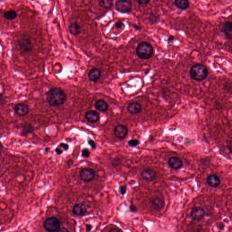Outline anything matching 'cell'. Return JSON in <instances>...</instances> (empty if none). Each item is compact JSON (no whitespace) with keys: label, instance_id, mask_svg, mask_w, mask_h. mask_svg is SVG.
Instances as JSON below:
<instances>
[{"label":"cell","instance_id":"obj_1","mask_svg":"<svg viewBox=\"0 0 232 232\" xmlns=\"http://www.w3.org/2000/svg\"><path fill=\"white\" fill-rule=\"evenodd\" d=\"M66 99V94L59 88H52L47 93V101L51 107H59L63 105Z\"/></svg>","mask_w":232,"mask_h":232},{"label":"cell","instance_id":"obj_2","mask_svg":"<svg viewBox=\"0 0 232 232\" xmlns=\"http://www.w3.org/2000/svg\"><path fill=\"white\" fill-rule=\"evenodd\" d=\"M208 71V68L203 64H197L192 67L190 74L192 79L197 81H202L207 78Z\"/></svg>","mask_w":232,"mask_h":232},{"label":"cell","instance_id":"obj_3","mask_svg":"<svg viewBox=\"0 0 232 232\" xmlns=\"http://www.w3.org/2000/svg\"><path fill=\"white\" fill-rule=\"evenodd\" d=\"M137 56L143 60H148L152 57L154 49L151 44L147 42H142L138 45L136 48Z\"/></svg>","mask_w":232,"mask_h":232},{"label":"cell","instance_id":"obj_4","mask_svg":"<svg viewBox=\"0 0 232 232\" xmlns=\"http://www.w3.org/2000/svg\"><path fill=\"white\" fill-rule=\"evenodd\" d=\"M44 227L48 232H56L60 228V221L54 217L49 218L45 220Z\"/></svg>","mask_w":232,"mask_h":232},{"label":"cell","instance_id":"obj_5","mask_svg":"<svg viewBox=\"0 0 232 232\" xmlns=\"http://www.w3.org/2000/svg\"><path fill=\"white\" fill-rule=\"evenodd\" d=\"M115 8L117 11L121 13H129L132 9V4L129 1H116Z\"/></svg>","mask_w":232,"mask_h":232},{"label":"cell","instance_id":"obj_6","mask_svg":"<svg viewBox=\"0 0 232 232\" xmlns=\"http://www.w3.org/2000/svg\"><path fill=\"white\" fill-rule=\"evenodd\" d=\"M95 176V171L94 169L90 168H85L82 170L79 174L81 180L85 182L91 181Z\"/></svg>","mask_w":232,"mask_h":232},{"label":"cell","instance_id":"obj_7","mask_svg":"<svg viewBox=\"0 0 232 232\" xmlns=\"http://www.w3.org/2000/svg\"><path fill=\"white\" fill-rule=\"evenodd\" d=\"M18 46L22 53H28L32 51L33 46L31 41L28 39L22 38L18 42Z\"/></svg>","mask_w":232,"mask_h":232},{"label":"cell","instance_id":"obj_8","mask_svg":"<svg viewBox=\"0 0 232 232\" xmlns=\"http://www.w3.org/2000/svg\"><path fill=\"white\" fill-rule=\"evenodd\" d=\"M128 133V129L123 125H118L114 129V134L117 138L123 140Z\"/></svg>","mask_w":232,"mask_h":232},{"label":"cell","instance_id":"obj_9","mask_svg":"<svg viewBox=\"0 0 232 232\" xmlns=\"http://www.w3.org/2000/svg\"><path fill=\"white\" fill-rule=\"evenodd\" d=\"M205 215L204 208L200 207H195L192 208L191 212V216L194 221L202 220Z\"/></svg>","mask_w":232,"mask_h":232},{"label":"cell","instance_id":"obj_10","mask_svg":"<svg viewBox=\"0 0 232 232\" xmlns=\"http://www.w3.org/2000/svg\"><path fill=\"white\" fill-rule=\"evenodd\" d=\"M15 114L19 116H24L28 115L29 108L27 104L19 103L15 105L14 108Z\"/></svg>","mask_w":232,"mask_h":232},{"label":"cell","instance_id":"obj_11","mask_svg":"<svg viewBox=\"0 0 232 232\" xmlns=\"http://www.w3.org/2000/svg\"><path fill=\"white\" fill-rule=\"evenodd\" d=\"M142 178L147 182H152L155 181L157 177V174L155 170L152 169H145L141 173Z\"/></svg>","mask_w":232,"mask_h":232},{"label":"cell","instance_id":"obj_12","mask_svg":"<svg viewBox=\"0 0 232 232\" xmlns=\"http://www.w3.org/2000/svg\"><path fill=\"white\" fill-rule=\"evenodd\" d=\"M168 165L172 169L178 170L182 167L183 161L179 157L172 156L169 159Z\"/></svg>","mask_w":232,"mask_h":232},{"label":"cell","instance_id":"obj_13","mask_svg":"<svg viewBox=\"0 0 232 232\" xmlns=\"http://www.w3.org/2000/svg\"><path fill=\"white\" fill-rule=\"evenodd\" d=\"M127 110L131 114L136 115L140 113L142 111V106L138 102H132L128 104Z\"/></svg>","mask_w":232,"mask_h":232},{"label":"cell","instance_id":"obj_14","mask_svg":"<svg viewBox=\"0 0 232 232\" xmlns=\"http://www.w3.org/2000/svg\"><path fill=\"white\" fill-rule=\"evenodd\" d=\"M206 181L208 186L212 188L218 187L221 184L220 178L216 175H210L207 178Z\"/></svg>","mask_w":232,"mask_h":232},{"label":"cell","instance_id":"obj_15","mask_svg":"<svg viewBox=\"0 0 232 232\" xmlns=\"http://www.w3.org/2000/svg\"><path fill=\"white\" fill-rule=\"evenodd\" d=\"M72 212L74 215H76V216H83L87 213V208L84 204H77L73 206L72 209Z\"/></svg>","mask_w":232,"mask_h":232},{"label":"cell","instance_id":"obj_16","mask_svg":"<svg viewBox=\"0 0 232 232\" xmlns=\"http://www.w3.org/2000/svg\"><path fill=\"white\" fill-rule=\"evenodd\" d=\"M85 118L91 123H96L100 119V114L96 111L91 110L88 111L85 113Z\"/></svg>","mask_w":232,"mask_h":232},{"label":"cell","instance_id":"obj_17","mask_svg":"<svg viewBox=\"0 0 232 232\" xmlns=\"http://www.w3.org/2000/svg\"><path fill=\"white\" fill-rule=\"evenodd\" d=\"M151 205L153 209L156 210H160L165 206L164 200L161 198L156 197L151 201Z\"/></svg>","mask_w":232,"mask_h":232},{"label":"cell","instance_id":"obj_18","mask_svg":"<svg viewBox=\"0 0 232 232\" xmlns=\"http://www.w3.org/2000/svg\"><path fill=\"white\" fill-rule=\"evenodd\" d=\"M232 23L231 21H226L224 24L222 31L224 34L225 36L228 40L232 39Z\"/></svg>","mask_w":232,"mask_h":232},{"label":"cell","instance_id":"obj_19","mask_svg":"<svg viewBox=\"0 0 232 232\" xmlns=\"http://www.w3.org/2000/svg\"><path fill=\"white\" fill-rule=\"evenodd\" d=\"M101 72L100 69L97 68H93L89 71L88 74L89 79L91 81H97L100 78Z\"/></svg>","mask_w":232,"mask_h":232},{"label":"cell","instance_id":"obj_20","mask_svg":"<svg viewBox=\"0 0 232 232\" xmlns=\"http://www.w3.org/2000/svg\"><path fill=\"white\" fill-rule=\"evenodd\" d=\"M94 106L96 109L100 112H105L108 110V104L104 100H97L95 103Z\"/></svg>","mask_w":232,"mask_h":232},{"label":"cell","instance_id":"obj_21","mask_svg":"<svg viewBox=\"0 0 232 232\" xmlns=\"http://www.w3.org/2000/svg\"><path fill=\"white\" fill-rule=\"evenodd\" d=\"M34 127L31 124H25L22 127L20 132L21 137H27L29 134L33 132Z\"/></svg>","mask_w":232,"mask_h":232},{"label":"cell","instance_id":"obj_22","mask_svg":"<svg viewBox=\"0 0 232 232\" xmlns=\"http://www.w3.org/2000/svg\"><path fill=\"white\" fill-rule=\"evenodd\" d=\"M174 4L177 8L181 10H185L190 6V2L187 0H175Z\"/></svg>","mask_w":232,"mask_h":232},{"label":"cell","instance_id":"obj_23","mask_svg":"<svg viewBox=\"0 0 232 232\" xmlns=\"http://www.w3.org/2000/svg\"><path fill=\"white\" fill-rule=\"evenodd\" d=\"M69 32L73 35H76L81 33V27L79 24L77 22H74L69 26Z\"/></svg>","mask_w":232,"mask_h":232},{"label":"cell","instance_id":"obj_24","mask_svg":"<svg viewBox=\"0 0 232 232\" xmlns=\"http://www.w3.org/2000/svg\"><path fill=\"white\" fill-rule=\"evenodd\" d=\"M4 18L8 20H14L17 17V13L14 11H10L6 12L4 14Z\"/></svg>","mask_w":232,"mask_h":232},{"label":"cell","instance_id":"obj_25","mask_svg":"<svg viewBox=\"0 0 232 232\" xmlns=\"http://www.w3.org/2000/svg\"><path fill=\"white\" fill-rule=\"evenodd\" d=\"M100 6L103 8L110 9L112 6V1H102L100 2Z\"/></svg>","mask_w":232,"mask_h":232},{"label":"cell","instance_id":"obj_26","mask_svg":"<svg viewBox=\"0 0 232 232\" xmlns=\"http://www.w3.org/2000/svg\"><path fill=\"white\" fill-rule=\"evenodd\" d=\"M149 22L151 24H156L159 21V17L155 14H151L149 16Z\"/></svg>","mask_w":232,"mask_h":232},{"label":"cell","instance_id":"obj_27","mask_svg":"<svg viewBox=\"0 0 232 232\" xmlns=\"http://www.w3.org/2000/svg\"><path fill=\"white\" fill-rule=\"evenodd\" d=\"M140 142L137 139H132L128 141V144L130 147L135 148L139 145Z\"/></svg>","mask_w":232,"mask_h":232},{"label":"cell","instance_id":"obj_28","mask_svg":"<svg viewBox=\"0 0 232 232\" xmlns=\"http://www.w3.org/2000/svg\"><path fill=\"white\" fill-rule=\"evenodd\" d=\"M90 155V152L88 149H84L82 152V156L84 158H87L89 157Z\"/></svg>","mask_w":232,"mask_h":232},{"label":"cell","instance_id":"obj_29","mask_svg":"<svg viewBox=\"0 0 232 232\" xmlns=\"http://www.w3.org/2000/svg\"><path fill=\"white\" fill-rule=\"evenodd\" d=\"M7 103L6 98L3 94H0V105L3 106Z\"/></svg>","mask_w":232,"mask_h":232},{"label":"cell","instance_id":"obj_30","mask_svg":"<svg viewBox=\"0 0 232 232\" xmlns=\"http://www.w3.org/2000/svg\"><path fill=\"white\" fill-rule=\"evenodd\" d=\"M137 3L139 5H142V6H145V5H148L150 2L149 0H139V1H137Z\"/></svg>","mask_w":232,"mask_h":232},{"label":"cell","instance_id":"obj_31","mask_svg":"<svg viewBox=\"0 0 232 232\" xmlns=\"http://www.w3.org/2000/svg\"><path fill=\"white\" fill-rule=\"evenodd\" d=\"M88 144L90 146L91 148H93V149H96V145L94 141L92 140H89L88 141Z\"/></svg>","mask_w":232,"mask_h":232},{"label":"cell","instance_id":"obj_32","mask_svg":"<svg viewBox=\"0 0 232 232\" xmlns=\"http://www.w3.org/2000/svg\"><path fill=\"white\" fill-rule=\"evenodd\" d=\"M60 147L61 148H63L64 149V151H67L69 148V146L68 144L64 143H61L59 145Z\"/></svg>","mask_w":232,"mask_h":232},{"label":"cell","instance_id":"obj_33","mask_svg":"<svg viewBox=\"0 0 232 232\" xmlns=\"http://www.w3.org/2000/svg\"><path fill=\"white\" fill-rule=\"evenodd\" d=\"M127 191V187L126 186H123L121 188L120 192L121 194L122 195H124L126 193Z\"/></svg>","mask_w":232,"mask_h":232},{"label":"cell","instance_id":"obj_34","mask_svg":"<svg viewBox=\"0 0 232 232\" xmlns=\"http://www.w3.org/2000/svg\"><path fill=\"white\" fill-rule=\"evenodd\" d=\"M130 210L132 212L135 213L138 212V208H137L136 206H135L133 204H132L130 206Z\"/></svg>","mask_w":232,"mask_h":232},{"label":"cell","instance_id":"obj_35","mask_svg":"<svg viewBox=\"0 0 232 232\" xmlns=\"http://www.w3.org/2000/svg\"><path fill=\"white\" fill-rule=\"evenodd\" d=\"M123 25H124V24H123L122 22H121V21H118V22H116V24H115V26L118 29L121 28L122 26H123Z\"/></svg>","mask_w":232,"mask_h":232},{"label":"cell","instance_id":"obj_36","mask_svg":"<svg viewBox=\"0 0 232 232\" xmlns=\"http://www.w3.org/2000/svg\"><path fill=\"white\" fill-rule=\"evenodd\" d=\"M109 232H121V231L120 229L114 227L110 229Z\"/></svg>","mask_w":232,"mask_h":232},{"label":"cell","instance_id":"obj_37","mask_svg":"<svg viewBox=\"0 0 232 232\" xmlns=\"http://www.w3.org/2000/svg\"><path fill=\"white\" fill-rule=\"evenodd\" d=\"M225 226L223 223H219L218 224V228L220 230H223L224 229Z\"/></svg>","mask_w":232,"mask_h":232},{"label":"cell","instance_id":"obj_38","mask_svg":"<svg viewBox=\"0 0 232 232\" xmlns=\"http://www.w3.org/2000/svg\"><path fill=\"white\" fill-rule=\"evenodd\" d=\"M92 226L89 224H87L86 225V229L87 232H90L92 230Z\"/></svg>","mask_w":232,"mask_h":232},{"label":"cell","instance_id":"obj_39","mask_svg":"<svg viewBox=\"0 0 232 232\" xmlns=\"http://www.w3.org/2000/svg\"><path fill=\"white\" fill-rule=\"evenodd\" d=\"M55 151H56V153H57L58 155H61V154H62L63 152V151H61V150H60V149H59V148H56Z\"/></svg>","mask_w":232,"mask_h":232},{"label":"cell","instance_id":"obj_40","mask_svg":"<svg viewBox=\"0 0 232 232\" xmlns=\"http://www.w3.org/2000/svg\"><path fill=\"white\" fill-rule=\"evenodd\" d=\"M57 232H69V231L67 229L64 228H62L59 229Z\"/></svg>","mask_w":232,"mask_h":232},{"label":"cell","instance_id":"obj_41","mask_svg":"<svg viewBox=\"0 0 232 232\" xmlns=\"http://www.w3.org/2000/svg\"><path fill=\"white\" fill-rule=\"evenodd\" d=\"M193 232H204V231L202 229H197Z\"/></svg>","mask_w":232,"mask_h":232},{"label":"cell","instance_id":"obj_42","mask_svg":"<svg viewBox=\"0 0 232 232\" xmlns=\"http://www.w3.org/2000/svg\"><path fill=\"white\" fill-rule=\"evenodd\" d=\"M174 37L173 36H172V35H171V36H170L169 38V41L171 42L172 41L174 40Z\"/></svg>","mask_w":232,"mask_h":232},{"label":"cell","instance_id":"obj_43","mask_svg":"<svg viewBox=\"0 0 232 232\" xmlns=\"http://www.w3.org/2000/svg\"><path fill=\"white\" fill-rule=\"evenodd\" d=\"M73 161L72 160H71V159H70V160H68V165H71L73 164Z\"/></svg>","mask_w":232,"mask_h":232},{"label":"cell","instance_id":"obj_44","mask_svg":"<svg viewBox=\"0 0 232 232\" xmlns=\"http://www.w3.org/2000/svg\"><path fill=\"white\" fill-rule=\"evenodd\" d=\"M3 145L0 143V156L2 154V152H3Z\"/></svg>","mask_w":232,"mask_h":232},{"label":"cell","instance_id":"obj_45","mask_svg":"<svg viewBox=\"0 0 232 232\" xmlns=\"http://www.w3.org/2000/svg\"><path fill=\"white\" fill-rule=\"evenodd\" d=\"M49 150H50V149L49 148H46V149H45V151H46V152H49Z\"/></svg>","mask_w":232,"mask_h":232}]
</instances>
